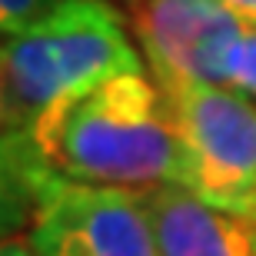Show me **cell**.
Listing matches in <instances>:
<instances>
[{
	"label": "cell",
	"mask_w": 256,
	"mask_h": 256,
	"mask_svg": "<svg viewBox=\"0 0 256 256\" xmlns=\"http://www.w3.org/2000/svg\"><path fill=\"white\" fill-rule=\"evenodd\" d=\"M156 190L186 183L170 96L146 74H120L37 116L24 133H4V220L30 226L54 186Z\"/></svg>",
	"instance_id": "1"
},
{
	"label": "cell",
	"mask_w": 256,
	"mask_h": 256,
	"mask_svg": "<svg viewBox=\"0 0 256 256\" xmlns=\"http://www.w3.org/2000/svg\"><path fill=\"white\" fill-rule=\"evenodd\" d=\"M4 133H24L47 110L120 74H146L130 20L114 0H64L0 50Z\"/></svg>",
	"instance_id": "2"
},
{
	"label": "cell",
	"mask_w": 256,
	"mask_h": 256,
	"mask_svg": "<svg viewBox=\"0 0 256 256\" xmlns=\"http://www.w3.org/2000/svg\"><path fill=\"white\" fill-rule=\"evenodd\" d=\"M170 96L186 183L203 203L256 220V104L230 86L190 84Z\"/></svg>",
	"instance_id": "3"
},
{
	"label": "cell",
	"mask_w": 256,
	"mask_h": 256,
	"mask_svg": "<svg viewBox=\"0 0 256 256\" xmlns=\"http://www.w3.org/2000/svg\"><path fill=\"white\" fill-rule=\"evenodd\" d=\"M133 40L163 90L226 86V64L246 24L220 0H143L126 7Z\"/></svg>",
	"instance_id": "4"
},
{
	"label": "cell",
	"mask_w": 256,
	"mask_h": 256,
	"mask_svg": "<svg viewBox=\"0 0 256 256\" xmlns=\"http://www.w3.org/2000/svg\"><path fill=\"white\" fill-rule=\"evenodd\" d=\"M34 256H160L140 193L60 183L27 226Z\"/></svg>",
	"instance_id": "5"
},
{
	"label": "cell",
	"mask_w": 256,
	"mask_h": 256,
	"mask_svg": "<svg viewBox=\"0 0 256 256\" xmlns=\"http://www.w3.org/2000/svg\"><path fill=\"white\" fill-rule=\"evenodd\" d=\"M160 256H256V220L216 210L183 186L143 190Z\"/></svg>",
	"instance_id": "6"
},
{
	"label": "cell",
	"mask_w": 256,
	"mask_h": 256,
	"mask_svg": "<svg viewBox=\"0 0 256 256\" xmlns=\"http://www.w3.org/2000/svg\"><path fill=\"white\" fill-rule=\"evenodd\" d=\"M226 86L236 94L256 100V27H246L240 44L230 54L226 64Z\"/></svg>",
	"instance_id": "7"
},
{
	"label": "cell",
	"mask_w": 256,
	"mask_h": 256,
	"mask_svg": "<svg viewBox=\"0 0 256 256\" xmlns=\"http://www.w3.org/2000/svg\"><path fill=\"white\" fill-rule=\"evenodd\" d=\"M64 0H0V30H4V37H14L20 30H27L34 20L47 17Z\"/></svg>",
	"instance_id": "8"
},
{
	"label": "cell",
	"mask_w": 256,
	"mask_h": 256,
	"mask_svg": "<svg viewBox=\"0 0 256 256\" xmlns=\"http://www.w3.org/2000/svg\"><path fill=\"white\" fill-rule=\"evenodd\" d=\"M230 14H236L246 27H256V0H220Z\"/></svg>",
	"instance_id": "9"
},
{
	"label": "cell",
	"mask_w": 256,
	"mask_h": 256,
	"mask_svg": "<svg viewBox=\"0 0 256 256\" xmlns=\"http://www.w3.org/2000/svg\"><path fill=\"white\" fill-rule=\"evenodd\" d=\"M4 256H34L27 240H4Z\"/></svg>",
	"instance_id": "10"
},
{
	"label": "cell",
	"mask_w": 256,
	"mask_h": 256,
	"mask_svg": "<svg viewBox=\"0 0 256 256\" xmlns=\"http://www.w3.org/2000/svg\"><path fill=\"white\" fill-rule=\"evenodd\" d=\"M120 4H126V7H136V4H143V0H120Z\"/></svg>",
	"instance_id": "11"
}]
</instances>
